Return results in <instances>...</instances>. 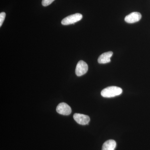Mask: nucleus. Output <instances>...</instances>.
I'll return each mask as SVG.
<instances>
[{
    "label": "nucleus",
    "instance_id": "nucleus-7",
    "mask_svg": "<svg viewBox=\"0 0 150 150\" xmlns=\"http://www.w3.org/2000/svg\"><path fill=\"white\" fill-rule=\"evenodd\" d=\"M113 53L112 51L105 52L99 56L98 62L100 64H105L110 62V58L112 57Z\"/></svg>",
    "mask_w": 150,
    "mask_h": 150
},
{
    "label": "nucleus",
    "instance_id": "nucleus-5",
    "mask_svg": "<svg viewBox=\"0 0 150 150\" xmlns=\"http://www.w3.org/2000/svg\"><path fill=\"white\" fill-rule=\"evenodd\" d=\"M74 118L77 123L82 125L88 124L90 120L88 115L78 113L74 114Z\"/></svg>",
    "mask_w": 150,
    "mask_h": 150
},
{
    "label": "nucleus",
    "instance_id": "nucleus-8",
    "mask_svg": "<svg viewBox=\"0 0 150 150\" xmlns=\"http://www.w3.org/2000/svg\"><path fill=\"white\" fill-rule=\"evenodd\" d=\"M116 146V142L114 140H108L103 145L102 150H114Z\"/></svg>",
    "mask_w": 150,
    "mask_h": 150
},
{
    "label": "nucleus",
    "instance_id": "nucleus-6",
    "mask_svg": "<svg viewBox=\"0 0 150 150\" xmlns=\"http://www.w3.org/2000/svg\"><path fill=\"white\" fill-rule=\"evenodd\" d=\"M142 17V15L140 13L134 12L126 16L125 18V21L128 23H134L139 21Z\"/></svg>",
    "mask_w": 150,
    "mask_h": 150
},
{
    "label": "nucleus",
    "instance_id": "nucleus-3",
    "mask_svg": "<svg viewBox=\"0 0 150 150\" xmlns=\"http://www.w3.org/2000/svg\"><path fill=\"white\" fill-rule=\"evenodd\" d=\"M88 70V66L85 62L83 61H80L78 62L76 68V75L78 76H81L84 75Z\"/></svg>",
    "mask_w": 150,
    "mask_h": 150
},
{
    "label": "nucleus",
    "instance_id": "nucleus-10",
    "mask_svg": "<svg viewBox=\"0 0 150 150\" xmlns=\"http://www.w3.org/2000/svg\"><path fill=\"white\" fill-rule=\"evenodd\" d=\"M6 13L5 12H1L0 13V26H1L4 23L6 17Z\"/></svg>",
    "mask_w": 150,
    "mask_h": 150
},
{
    "label": "nucleus",
    "instance_id": "nucleus-1",
    "mask_svg": "<svg viewBox=\"0 0 150 150\" xmlns=\"http://www.w3.org/2000/svg\"><path fill=\"white\" fill-rule=\"evenodd\" d=\"M123 92L121 88L115 86L108 87L101 92V96L105 98L114 97L120 95Z\"/></svg>",
    "mask_w": 150,
    "mask_h": 150
},
{
    "label": "nucleus",
    "instance_id": "nucleus-2",
    "mask_svg": "<svg viewBox=\"0 0 150 150\" xmlns=\"http://www.w3.org/2000/svg\"><path fill=\"white\" fill-rule=\"evenodd\" d=\"M82 18V15L80 13H77L71 15L63 19L62 21V23L63 25L74 24L75 23L80 21Z\"/></svg>",
    "mask_w": 150,
    "mask_h": 150
},
{
    "label": "nucleus",
    "instance_id": "nucleus-4",
    "mask_svg": "<svg viewBox=\"0 0 150 150\" xmlns=\"http://www.w3.org/2000/svg\"><path fill=\"white\" fill-rule=\"evenodd\" d=\"M56 111L59 114L63 115H68L72 112L71 107L65 103H61L56 107Z\"/></svg>",
    "mask_w": 150,
    "mask_h": 150
},
{
    "label": "nucleus",
    "instance_id": "nucleus-9",
    "mask_svg": "<svg viewBox=\"0 0 150 150\" xmlns=\"http://www.w3.org/2000/svg\"><path fill=\"white\" fill-rule=\"evenodd\" d=\"M55 0H42V4L43 6L50 5Z\"/></svg>",
    "mask_w": 150,
    "mask_h": 150
}]
</instances>
